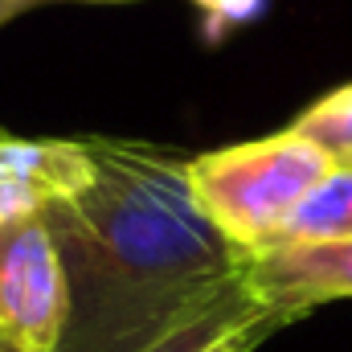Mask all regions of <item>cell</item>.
<instances>
[{
	"mask_svg": "<svg viewBox=\"0 0 352 352\" xmlns=\"http://www.w3.org/2000/svg\"><path fill=\"white\" fill-rule=\"evenodd\" d=\"M66 328V266L45 213L0 226V336L54 352Z\"/></svg>",
	"mask_w": 352,
	"mask_h": 352,
	"instance_id": "cell-3",
	"label": "cell"
},
{
	"mask_svg": "<svg viewBox=\"0 0 352 352\" xmlns=\"http://www.w3.org/2000/svg\"><path fill=\"white\" fill-rule=\"evenodd\" d=\"M0 352H25V349H16L12 340H4V336H0Z\"/></svg>",
	"mask_w": 352,
	"mask_h": 352,
	"instance_id": "cell-11",
	"label": "cell"
},
{
	"mask_svg": "<svg viewBox=\"0 0 352 352\" xmlns=\"http://www.w3.org/2000/svg\"><path fill=\"white\" fill-rule=\"evenodd\" d=\"M90 4H131V0H90Z\"/></svg>",
	"mask_w": 352,
	"mask_h": 352,
	"instance_id": "cell-12",
	"label": "cell"
},
{
	"mask_svg": "<svg viewBox=\"0 0 352 352\" xmlns=\"http://www.w3.org/2000/svg\"><path fill=\"white\" fill-rule=\"evenodd\" d=\"M87 140H16L0 131V226L45 213L87 176Z\"/></svg>",
	"mask_w": 352,
	"mask_h": 352,
	"instance_id": "cell-5",
	"label": "cell"
},
{
	"mask_svg": "<svg viewBox=\"0 0 352 352\" xmlns=\"http://www.w3.org/2000/svg\"><path fill=\"white\" fill-rule=\"evenodd\" d=\"M246 291L278 324H291L320 303L352 299V242L266 246L246 258Z\"/></svg>",
	"mask_w": 352,
	"mask_h": 352,
	"instance_id": "cell-4",
	"label": "cell"
},
{
	"mask_svg": "<svg viewBox=\"0 0 352 352\" xmlns=\"http://www.w3.org/2000/svg\"><path fill=\"white\" fill-rule=\"evenodd\" d=\"M274 328H283V324H278V320H270V316H254V320H246V324H238V328L221 332L217 340L201 344L197 352H254L266 336L274 332Z\"/></svg>",
	"mask_w": 352,
	"mask_h": 352,
	"instance_id": "cell-8",
	"label": "cell"
},
{
	"mask_svg": "<svg viewBox=\"0 0 352 352\" xmlns=\"http://www.w3.org/2000/svg\"><path fill=\"white\" fill-rule=\"evenodd\" d=\"M87 176L45 209L66 266L54 352H148L213 316L263 311L238 250L192 201L184 156L87 140Z\"/></svg>",
	"mask_w": 352,
	"mask_h": 352,
	"instance_id": "cell-1",
	"label": "cell"
},
{
	"mask_svg": "<svg viewBox=\"0 0 352 352\" xmlns=\"http://www.w3.org/2000/svg\"><path fill=\"white\" fill-rule=\"evenodd\" d=\"M25 8H29L25 0H0V25H8V21H12V16H21Z\"/></svg>",
	"mask_w": 352,
	"mask_h": 352,
	"instance_id": "cell-10",
	"label": "cell"
},
{
	"mask_svg": "<svg viewBox=\"0 0 352 352\" xmlns=\"http://www.w3.org/2000/svg\"><path fill=\"white\" fill-rule=\"evenodd\" d=\"M283 242H352V164H332L324 176L287 217Z\"/></svg>",
	"mask_w": 352,
	"mask_h": 352,
	"instance_id": "cell-6",
	"label": "cell"
},
{
	"mask_svg": "<svg viewBox=\"0 0 352 352\" xmlns=\"http://www.w3.org/2000/svg\"><path fill=\"white\" fill-rule=\"evenodd\" d=\"M332 173V160L295 127L188 156L184 176L201 213L246 254L278 242L295 205Z\"/></svg>",
	"mask_w": 352,
	"mask_h": 352,
	"instance_id": "cell-2",
	"label": "cell"
},
{
	"mask_svg": "<svg viewBox=\"0 0 352 352\" xmlns=\"http://www.w3.org/2000/svg\"><path fill=\"white\" fill-rule=\"evenodd\" d=\"M197 4H201V0H197Z\"/></svg>",
	"mask_w": 352,
	"mask_h": 352,
	"instance_id": "cell-14",
	"label": "cell"
},
{
	"mask_svg": "<svg viewBox=\"0 0 352 352\" xmlns=\"http://www.w3.org/2000/svg\"><path fill=\"white\" fill-rule=\"evenodd\" d=\"M263 4L266 0H201V8H205V25H209L213 33H230V29L254 21V16L263 12Z\"/></svg>",
	"mask_w": 352,
	"mask_h": 352,
	"instance_id": "cell-9",
	"label": "cell"
},
{
	"mask_svg": "<svg viewBox=\"0 0 352 352\" xmlns=\"http://www.w3.org/2000/svg\"><path fill=\"white\" fill-rule=\"evenodd\" d=\"M303 140H311L332 164H352V82L320 94L291 123Z\"/></svg>",
	"mask_w": 352,
	"mask_h": 352,
	"instance_id": "cell-7",
	"label": "cell"
},
{
	"mask_svg": "<svg viewBox=\"0 0 352 352\" xmlns=\"http://www.w3.org/2000/svg\"><path fill=\"white\" fill-rule=\"evenodd\" d=\"M25 4H29V8H33V4H37V0H25Z\"/></svg>",
	"mask_w": 352,
	"mask_h": 352,
	"instance_id": "cell-13",
	"label": "cell"
}]
</instances>
